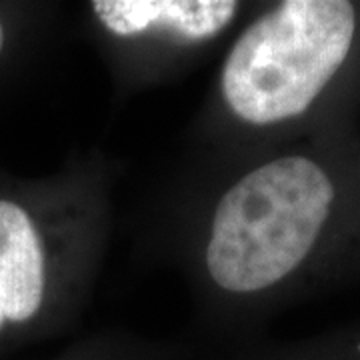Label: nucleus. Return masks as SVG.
<instances>
[{
  "instance_id": "2",
  "label": "nucleus",
  "mask_w": 360,
  "mask_h": 360,
  "mask_svg": "<svg viewBox=\"0 0 360 360\" xmlns=\"http://www.w3.org/2000/svg\"><path fill=\"white\" fill-rule=\"evenodd\" d=\"M356 30L345 0H286L246 28L222 68V96L245 122L302 115L347 60Z\"/></svg>"
},
{
  "instance_id": "5",
  "label": "nucleus",
  "mask_w": 360,
  "mask_h": 360,
  "mask_svg": "<svg viewBox=\"0 0 360 360\" xmlns=\"http://www.w3.org/2000/svg\"><path fill=\"white\" fill-rule=\"evenodd\" d=\"M4 40H6V34H4V26L0 22V54H2V49H4Z\"/></svg>"
},
{
  "instance_id": "3",
  "label": "nucleus",
  "mask_w": 360,
  "mask_h": 360,
  "mask_svg": "<svg viewBox=\"0 0 360 360\" xmlns=\"http://www.w3.org/2000/svg\"><path fill=\"white\" fill-rule=\"evenodd\" d=\"M42 240L25 208L0 200V330L6 322L30 321L44 298Z\"/></svg>"
},
{
  "instance_id": "1",
  "label": "nucleus",
  "mask_w": 360,
  "mask_h": 360,
  "mask_svg": "<svg viewBox=\"0 0 360 360\" xmlns=\"http://www.w3.org/2000/svg\"><path fill=\"white\" fill-rule=\"evenodd\" d=\"M335 200L330 179L304 156H283L248 172L220 198L206 269L226 292H258L309 257Z\"/></svg>"
},
{
  "instance_id": "4",
  "label": "nucleus",
  "mask_w": 360,
  "mask_h": 360,
  "mask_svg": "<svg viewBox=\"0 0 360 360\" xmlns=\"http://www.w3.org/2000/svg\"><path fill=\"white\" fill-rule=\"evenodd\" d=\"M238 4L231 0H96L92 11L110 32L141 34L148 28L172 30L186 40L214 37L231 22Z\"/></svg>"
}]
</instances>
